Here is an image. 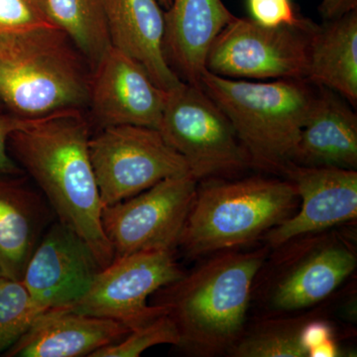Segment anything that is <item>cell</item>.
<instances>
[{
    "mask_svg": "<svg viewBox=\"0 0 357 357\" xmlns=\"http://www.w3.org/2000/svg\"><path fill=\"white\" fill-rule=\"evenodd\" d=\"M91 72L60 28L0 32V103L11 114L39 119L86 110Z\"/></svg>",
    "mask_w": 357,
    "mask_h": 357,
    "instance_id": "3",
    "label": "cell"
},
{
    "mask_svg": "<svg viewBox=\"0 0 357 357\" xmlns=\"http://www.w3.org/2000/svg\"><path fill=\"white\" fill-rule=\"evenodd\" d=\"M281 177L295 185L299 211L264 236L271 249L337 225L357 217V172L337 167H310L289 163Z\"/></svg>",
    "mask_w": 357,
    "mask_h": 357,
    "instance_id": "13",
    "label": "cell"
},
{
    "mask_svg": "<svg viewBox=\"0 0 357 357\" xmlns=\"http://www.w3.org/2000/svg\"><path fill=\"white\" fill-rule=\"evenodd\" d=\"M89 138L86 110H65L11 134L8 151L38 184L59 222L83 238L105 268L114 255L102 229L103 204L89 158Z\"/></svg>",
    "mask_w": 357,
    "mask_h": 357,
    "instance_id": "1",
    "label": "cell"
},
{
    "mask_svg": "<svg viewBox=\"0 0 357 357\" xmlns=\"http://www.w3.org/2000/svg\"><path fill=\"white\" fill-rule=\"evenodd\" d=\"M333 338H335V330L330 321H326L325 319L310 318L303 326L302 333H301L302 344L307 349V354L314 347Z\"/></svg>",
    "mask_w": 357,
    "mask_h": 357,
    "instance_id": "28",
    "label": "cell"
},
{
    "mask_svg": "<svg viewBox=\"0 0 357 357\" xmlns=\"http://www.w3.org/2000/svg\"><path fill=\"white\" fill-rule=\"evenodd\" d=\"M183 275L174 251L121 256L102 268L86 295L68 307L79 314L114 319L130 331L136 330L168 314L165 307L147 304V299Z\"/></svg>",
    "mask_w": 357,
    "mask_h": 357,
    "instance_id": "11",
    "label": "cell"
},
{
    "mask_svg": "<svg viewBox=\"0 0 357 357\" xmlns=\"http://www.w3.org/2000/svg\"><path fill=\"white\" fill-rule=\"evenodd\" d=\"M178 344L177 326L170 316L165 314L131 331L119 342L93 352L91 357H138L155 345L172 344L177 347Z\"/></svg>",
    "mask_w": 357,
    "mask_h": 357,
    "instance_id": "24",
    "label": "cell"
},
{
    "mask_svg": "<svg viewBox=\"0 0 357 357\" xmlns=\"http://www.w3.org/2000/svg\"><path fill=\"white\" fill-rule=\"evenodd\" d=\"M54 24L73 40L91 70L110 46L102 0H42Z\"/></svg>",
    "mask_w": 357,
    "mask_h": 357,
    "instance_id": "21",
    "label": "cell"
},
{
    "mask_svg": "<svg viewBox=\"0 0 357 357\" xmlns=\"http://www.w3.org/2000/svg\"><path fill=\"white\" fill-rule=\"evenodd\" d=\"M40 119H28L4 110L0 112V177L24 175V171L9 154L8 139L11 134L32 126Z\"/></svg>",
    "mask_w": 357,
    "mask_h": 357,
    "instance_id": "27",
    "label": "cell"
},
{
    "mask_svg": "<svg viewBox=\"0 0 357 357\" xmlns=\"http://www.w3.org/2000/svg\"><path fill=\"white\" fill-rule=\"evenodd\" d=\"M202 89L231 121L255 170L281 177L318 86L306 79L236 81L204 70Z\"/></svg>",
    "mask_w": 357,
    "mask_h": 357,
    "instance_id": "5",
    "label": "cell"
},
{
    "mask_svg": "<svg viewBox=\"0 0 357 357\" xmlns=\"http://www.w3.org/2000/svg\"><path fill=\"white\" fill-rule=\"evenodd\" d=\"M357 9V0H321L319 14L324 21L335 20Z\"/></svg>",
    "mask_w": 357,
    "mask_h": 357,
    "instance_id": "29",
    "label": "cell"
},
{
    "mask_svg": "<svg viewBox=\"0 0 357 357\" xmlns=\"http://www.w3.org/2000/svg\"><path fill=\"white\" fill-rule=\"evenodd\" d=\"M102 269L88 243L58 222L35 248L21 282L46 312L83 298Z\"/></svg>",
    "mask_w": 357,
    "mask_h": 357,
    "instance_id": "14",
    "label": "cell"
},
{
    "mask_svg": "<svg viewBox=\"0 0 357 357\" xmlns=\"http://www.w3.org/2000/svg\"><path fill=\"white\" fill-rule=\"evenodd\" d=\"M269 249L266 244L220 251L157 291L155 305L165 307L177 326L178 349L195 356L229 354L245 331L253 288Z\"/></svg>",
    "mask_w": 357,
    "mask_h": 357,
    "instance_id": "2",
    "label": "cell"
},
{
    "mask_svg": "<svg viewBox=\"0 0 357 357\" xmlns=\"http://www.w3.org/2000/svg\"><path fill=\"white\" fill-rule=\"evenodd\" d=\"M159 2L160 4H161V6L166 10V9H168L169 6H170L172 0H159Z\"/></svg>",
    "mask_w": 357,
    "mask_h": 357,
    "instance_id": "31",
    "label": "cell"
},
{
    "mask_svg": "<svg viewBox=\"0 0 357 357\" xmlns=\"http://www.w3.org/2000/svg\"><path fill=\"white\" fill-rule=\"evenodd\" d=\"M89 152L103 206L136 196L167 178L191 175L187 162L158 129H100L89 138Z\"/></svg>",
    "mask_w": 357,
    "mask_h": 357,
    "instance_id": "8",
    "label": "cell"
},
{
    "mask_svg": "<svg viewBox=\"0 0 357 357\" xmlns=\"http://www.w3.org/2000/svg\"><path fill=\"white\" fill-rule=\"evenodd\" d=\"M3 110H4V107H2L1 103H0V112H3Z\"/></svg>",
    "mask_w": 357,
    "mask_h": 357,
    "instance_id": "32",
    "label": "cell"
},
{
    "mask_svg": "<svg viewBox=\"0 0 357 357\" xmlns=\"http://www.w3.org/2000/svg\"><path fill=\"white\" fill-rule=\"evenodd\" d=\"M43 312L22 282L0 277V356L15 344Z\"/></svg>",
    "mask_w": 357,
    "mask_h": 357,
    "instance_id": "23",
    "label": "cell"
},
{
    "mask_svg": "<svg viewBox=\"0 0 357 357\" xmlns=\"http://www.w3.org/2000/svg\"><path fill=\"white\" fill-rule=\"evenodd\" d=\"M272 259L264 289L270 312L286 314L316 306L356 270V251L337 232L309 234L283 244Z\"/></svg>",
    "mask_w": 357,
    "mask_h": 357,
    "instance_id": "7",
    "label": "cell"
},
{
    "mask_svg": "<svg viewBox=\"0 0 357 357\" xmlns=\"http://www.w3.org/2000/svg\"><path fill=\"white\" fill-rule=\"evenodd\" d=\"M306 81L332 89L357 105V9L314 24L310 35Z\"/></svg>",
    "mask_w": 357,
    "mask_h": 357,
    "instance_id": "19",
    "label": "cell"
},
{
    "mask_svg": "<svg viewBox=\"0 0 357 357\" xmlns=\"http://www.w3.org/2000/svg\"><path fill=\"white\" fill-rule=\"evenodd\" d=\"M290 163L356 170L357 115L342 96L318 86Z\"/></svg>",
    "mask_w": 357,
    "mask_h": 357,
    "instance_id": "18",
    "label": "cell"
},
{
    "mask_svg": "<svg viewBox=\"0 0 357 357\" xmlns=\"http://www.w3.org/2000/svg\"><path fill=\"white\" fill-rule=\"evenodd\" d=\"M158 130L198 182L241 177L252 169L231 121L202 88L182 82L167 91Z\"/></svg>",
    "mask_w": 357,
    "mask_h": 357,
    "instance_id": "6",
    "label": "cell"
},
{
    "mask_svg": "<svg viewBox=\"0 0 357 357\" xmlns=\"http://www.w3.org/2000/svg\"><path fill=\"white\" fill-rule=\"evenodd\" d=\"M222 0H172L164 11V53L184 83L202 88V76L213 41L236 20Z\"/></svg>",
    "mask_w": 357,
    "mask_h": 357,
    "instance_id": "15",
    "label": "cell"
},
{
    "mask_svg": "<svg viewBox=\"0 0 357 357\" xmlns=\"http://www.w3.org/2000/svg\"><path fill=\"white\" fill-rule=\"evenodd\" d=\"M57 27L42 0H0V32Z\"/></svg>",
    "mask_w": 357,
    "mask_h": 357,
    "instance_id": "25",
    "label": "cell"
},
{
    "mask_svg": "<svg viewBox=\"0 0 357 357\" xmlns=\"http://www.w3.org/2000/svg\"><path fill=\"white\" fill-rule=\"evenodd\" d=\"M166 95L142 66L110 45L91 72L86 115L98 130L117 126L158 129Z\"/></svg>",
    "mask_w": 357,
    "mask_h": 357,
    "instance_id": "12",
    "label": "cell"
},
{
    "mask_svg": "<svg viewBox=\"0 0 357 357\" xmlns=\"http://www.w3.org/2000/svg\"><path fill=\"white\" fill-rule=\"evenodd\" d=\"M110 45L133 59L153 83L170 91L182 83L164 53V10L159 0H102Z\"/></svg>",
    "mask_w": 357,
    "mask_h": 357,
    "instance_id": "17",
    "label": "cell"
},
{
    "mask_svg": "<svg viewBox=\"0 0 357 357\" xmlns=\"http://www.w3.org/2000/svg\"><path fill=\"white\" fill-rule=\"evenodd\" d=\"M298 203L295 185L279 176L202 181L178 246L194 259L239 249L292 217Z\"/></svg>",
    "mask_w": 357,
    "mask_h": 357,
    "instance_id": "4",
    "label": "cell"
},
{
    "mask_svg": "<svg viewBox=\"0 0 357 357\" xmlns=\"http://www.w3.org/2000/svg\"><path fill=\"white\" fill-rule=\"evenodd\" d=\"M1 276H2V275H1V272H0V277H1Z\"/></svg>",
    "mask_w": 357,
    "mask_h": 357,
    "instance_id": "33",
    "label": "cell"
},
{
    "mask_svg": "<svg viewBox=\"0 0 357 357\" xmlns=\"http://www.w3.org/2000/svg\"><path fill=\"white\" fill-rule=\"evenodd\" d=\"M198 184L192 175L167 178L136 196L103 206L102 229L114 258L143 251H174Z\"/></svg>",
    "mask_w": 357,
    "mask_h": 357,
    "instance_id": "10",
    "label": "cell"
},
{
    "mask_svg": "<svg viewBox=\"0 0 357 357\" xmlns=\"http://www.w3.org/2000/svg\"><path fill=\"white\" fill-rule=\"evenodd\" d=\"M250 18L266 27L298 26L307 18L301 17L292 0H248Z\"/></svg>",
    "mask_w": 357,
    "mask_h": 357,
    "instance_id": "26",
    "label": "cell"
},
{
    "mask_svg": "<svg viewBox=\"0 0 357 357\" xmlns=\"http://www.w3.org/2000/svg\"><path fill=\"white\" fill-rule=\"evenodd\" d=\"M311 317L272 318L257 321L245 331L229 356L234 357H309L301 340Z\"/></svg>",
    "mask_w": 357,
    "mask_h": 357,
    "instance_id": "22",
    "label": "cell"
},
{
    "mask_svg": "<svg viewBox=\"0 0 357 357\" xmlns=\"http://www.w3.org/2000/svg\"><path fill=\"white\" fill-rule=\"evenodd\" d=\"M316 23L266 27L250 17L223 28L211 45L206 68L229 79H306L310 35Z\"/></svg>",
    "mask_w": 357,
    "mask_h": 357,
    "instance_id": "9",
    "label": "cell"
},
{
    "mask_svg": "<svg viewBox=\"0 0 357 357\" xmlns=\"http://www.w3.org/2000/svg\"><path fill=\"white\" fill-rule=\"evenodd\" d=\"M114 319L88 316L69 307L48 310L3 354L8 357H83L130 333Z\"/></svg>",
    "mask_w": 357,
    "mask_h": 357,
    "instance_id": "16",
    "label": "cell"
},
{
    "mask_svg": "<svg viewBox=\"0 0 357 357\" xmlns=\"http://www.w3.org/2000/svg\"><path fill=\"white\" fill-rule=\"evenodd\" d=\"M340 347H338L337 340H326L314 347L311 351L309 352V357H335L342 356Z\"/></svg>",
    "mask_w": 357,
    "mask_h": 357,
    "instance_id": "30",
    "label": "cell"
},
{
    "mask_svg": "<svg viewBox=\"0 0 357 357\" xmlns=\"http://www.w3.org/2000/svg\"><path fill=\"white\" fill-rule=\"evenodd\" d=\"M20 177H0V272L16 281L22 280L44 222L41 201Z\"/></svg>",
    "mask_w": 357,
    "mask_h": 357,
    "instance_id": "20",
    "label": "cell"
}]
</instances>
